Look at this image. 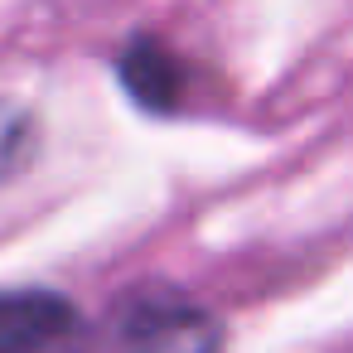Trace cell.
I'll return each instance as SVG.
<instances>
[{
	"label": "cell",
	"mask_w": 353,
	"mask_h": 353,
	"mask_svg": "<svg viewBox=\"0 0 353 353\" xmlns=\"http://www.w3.org/2000/svg\"><path fill=\"white\" fill-rule=\"evenodd\" d=\"M112 348L117 353H218L223 324L208 305L189 300L174 285L141 281L112 305Z\"/></svg>",
	"instance_id": "cell-1"
},
{
	"label": "cell",
	"mask_w": 353,
	"mask_h": 353,
	"mask_svg": "<svg viewBox=\"0 0 353 353\" xmlns=\"http://www.w3.org/2000/svg\"><path fill=\"white\" fill-rule=\"evenodd\" d=\"M0 353H92V319L49 285L0 290Z\"/></svg>",
	"instance_id": "cell-2"
},
{
	"label": "cell",
	"mask_w": 353,
	"mask_h": 353,
	"mask_svg": "<svg viewBox=\"0 0 353 353\" xmlns=\"http://www.w3.org/2000/svg\"><path fill=\"white\" fill-rule=\"evenodd\" d=\"M34 112L20 102H0V184L15 179L30 160H34Z\"/></svg>",
	"instance_id": "cell-4"
},
{
	"label": "cell",
	"mask_w": 353,
	"mask_h": 353,
	"mask_svg": "<svg viewBox=\"0 0 353 353\" xmlns=\"http://www.w3.org/2000/svg\"><path fill=\"white\" fill-rule=\"evenodd\" d=\"M117 78L126 88V97L150 112V117H170L179 112L184 97V63L155 39V34H131V44L117 54Z\"/></svg>",
	"instance_id": "cell-3"
}]
</instances>
